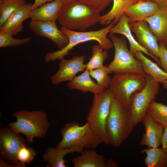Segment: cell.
I'll use <instances>...</instances> for the list:
<instances>
[{"instance_id": "cell-1", "label": "cell", "mask_w": 167, "mask_h": 167, "mask_svg": "<svg viewBox=\"0 0 167 167\" xmlns=\"http://www.w3.org/2000/svg\"><path fill=\"white\" fill-rule=\"evenodd\" d=\"M101 16L87 4L77 0L64 3L57 20L62 27L67 29L84 31L99 23Z\"/></svg>"}, {"instance_id": "cell-2", "label": "cell", "mask_w": 167, "mask_h": 167, "mask_svg": "<svg viewBox=\"0 0 167 167\" xmlns=\"http://www.w3.org/2000/svg\"><path fill=\"white\" fill-rule=\"evenodd\" d=\"M134 126L129 108L113 98L106 123L109 144L119 147L131 133Z\"/></svg>"}, {"instance_id": "cell-3", "label": "cell", "mask_w": 167, "mask_h": 167, "mask_svg": "<svg viewBox=\"0 0 167 167\" xmlns=\"http://www.w3.org/2000/svg\"><path fill=\"white\" fill-rule=\"evenodd\" d=\"M114 25L112 23L99 30L89 31H77L62 27L61 30L69 39L67 45L62 49L50 52L45 57L46 63L57 59H60L68 54L70 51L77 45L82 43L95 41H97L104 49L108 50L113 47L111 40L107 37L111 28Z\"/></svg>"}, {"instance_id": "cell-4", "label": "cell", "mask_w": 167, "mask_h": 167, "mask_svg": "<svg viewBox=\"0 0 167 167\" xmlns=\"http://www.w3.org/2000/svg\"><path fill=\"white\" fill-rule=\"evenodd\" d=\"M16 118L9 127L15 132L24 135L27 142L32 143L35 138L44 137L50 126L47 113L42 110H21L13 113Z\"/></svg>"}, {"instance_id": "cell-5", "label": "cell", "mask_w": 167, "mask_h": 167, "mask_svg": "<svg viewBox=\"0 0 167 167\" xmlns=\"http://www.w3.org/2000/svg\"><path fill=\"white\" fill-rule=\"evenodd\" d=\"M113 98L108 88L94 95L86 118L87 122L94 134L107 144L109 143L106 132V123Z\"/></svg>"}, {"instance_id": "cell-6", "label": "cell", "mask_w": 167, "mask_h": 167, "mask_svg": "<svg viewBox=\"0 0 167 167\" xmlns=\"http://www.w3.org/2000/svg\"><path fill=\"white\" fill-rule=\"evenodd\" d=\"M114 49L113 60L108 67L115 74H145L142 63L128 49L126 37L109 33Z\"/></svg>"}, {"instance_id": "cell-7", "label": "cell", "mask_w": 167, "mask_h": 167, "mask_svg": "<svg viewBox=\"0 0 167 167\" xmlns=\"http://www.w3.org/2000/svg\"><path fill=\"white\" fill-rule=\"evenodd\" d=\"M61 133L62 139L55 147L58 148L78 147L93 149L103 142L87 122L82 126L77 122L68 123L62 128Z\"/></svg>"}, {"instance_id": "cell-8", "label": "cell", "mask_w": 167, "mask_h": 167, "mask_svg": "<svg viewBox=\"0 0 167 167\" xmlns=\"http://www.w3.org/2000/svg\"><path fill=\"white\" fill-rule=\"evenodd\" d=\"M146 83L141 90L136 92L130 100L129 110L134 126L142 122L151 104L155 101L160 90V83L145 74Z\"/></svg>"}, {"instance_id": "cell-9", "label": "cell", "mask_w": 167, "mask_h": 167, "mask_svg": "<svg viewBox=\"0 0 167 167\" xmlns=\"http://www.w3.org/2000/svg\"><path fill=\"white\" fill-rule=\"evenodd\" d=\"M146 83L145 74H114L108 89L115 99L129 108L132 94L142 89Z\"/></svg>"}, {"instance_id": "cell-10", "label": "cell", "mask_w": 167, "mask_h": 167, "mask_svg": "<svg viewBox=\"0 0 167 167\" xmlns=\"http://www.w3.org/2000/svg\"><path fill=\"white\" fill-rule=\"evenodd\" d=\"M24 139L10 128L0 129V155L15 167H21L18 160L17 155L20 148L27 146Z\"/></svg>"}, {"instance_id": "cell-11", "label": "cell", "mask_w": 167, "mask_h": 167, "mask_svg": "<svg viewBox=\"0 0 167 167\" xmlns=\"http://www.w3.org/2000/svg\"><path fill=\"white\" fill-rule=\"evenodd\" d=\"M29 27L36 36L45 37L51 40L59 50L64 48L69 43V39L58 29L56 21L31 20Z\"/></svg>"}, {"instance_id": "cell-12", "label": "cell", "mask_w": 167, "mask_h": 167, "mask_svg": "<svg viewBox=\"0 0 167 167\" xmlns=\"http://www.w3.org/2000/svg\"><path fill=\"white\" fill-rule=\"evenodd\" d=\"M85 59L84 55L75 56L68 60L64 58L60 59L58 71L50 77L52 84L57 85L72 80L78 72L84 71L86 69Z\"/></svg>"}, {"instance_id": "cell-13", "label": "cell", "mask_w": 167, "mask_h": 167, "mask_svg": "<svg viewBox=\"0 0 167 167\" xmlns=\"http://www.w3.org/2000/svg\"><path fill=\"white\" fill-rule=\"evenodd\" d=\"M139 44L154 57L159 59V45L156 38L144 20L129 23Z\"/></svg>"}, {"instance_id": "cell-14", "label": "cell", "mask_w": 167, "mask_h": 167, "mask_svg": "<svg viewBox=\"0 0 167 167\" xmlns=\"http://www.w3.org/2000/svg\"><path fill=\"white\" fill-rule=\"evenodd\" d=\"M132 32L128 18L124 14L117 23L111 28L109 33L123 35L128 41L130 44L129 50L134 56L137 52L141 51L153 58L159 65V59L153 56L139 44L134 37Z\"/></svg>"}, {"instance_id": "cell-15", "label": "cell", "mask_w": 167, "mask_h": 167, "mask_svg": "<svg viewBox=\"0 0 167 167\" xmlns=\"http://www.w3.org/2000/svg\"><path fill=\"white\" fill-rule=\"evenodd\" d=\"M142 122L145 129L139 144L148 147L158 148L161 143V139L164 127L156 122L147 112Z\"/></svg>"}, {"instance_id": "cell-16", "label": "cell", "mask_w": 167, "mask_h": 167, "mask_svg": "<svg viewBox=\"0 0 167 167\" xmlns=\"http://www.w3.org/2000/svg\"><path fill=\"white\" fill-rule=\"evenodd\" d=\"M160 9L158 4L151 0L139 1L129 6L124 14L128 17L131 23L144 20Z\"/></svg>"}, {"instance_id": "cell-17", "label": "cell", "mask_w": 167, "mask_h": 167, "mask_svg": "<svg viewBox=\"0 0 167 167\" xmlns=\"http://www.w3.org/2000/svg\"><path fill=\"white\" fill-rule=\"evenodd\" d=\"M32 4L26 3L13 13L0 28V32H6L15 35L22 31V24L26 19L30 18Z\"/></svg>"}, {"instance_id": "cell-18", "label": "cell", "mask_w": 167, "mask_h": 167, "mask_svg": "<svg viewBox=\"0 0 167 167\" xmlns=\"http://www.w3.org/2000/svg\"><path fill=\"white\" fill-rule=\"evenodd\" d=\"M64 4L62 0H55L45 3L32 10L30 18L32 20L56 21Z\"/></svg>"}, {"instance_id": "cell-19", "label": "cell", "mask_w": 167, "mask_h": 167, "mask_svg": "<svg viewBox=\"0 0 167 167\" xmlns=\"http://www.w3.org/2000/svg\"><path fill=\"white\" fill-rule=\"evenodd\" d=\"M83 151V148L78 147L58 148L52 147L47 148L42 157L44 161L49 163L47 167H66L65 163L67 161L64 159L66 155L75 152L81 153Z\"/></svg>"}, {"instance_id": "cell-20", "label": "cell", "mask_w": 167, "mask_h": 167, "mask_svg": "<svg viewBox=\"0 0 167 167\" xmlns=\"http://www.w3.org/2000/svg\"><path fill=\"white\" fill-rule=\"evenodd\" d=\"M71 89L77 90L84 92H90L95 94L99 93L107 89L98 85L91 78L89 71L85 70L81 75L75 76L67 84Z\"/></svg>"}, {"instance_id": "cell-21", "label": "cell", "mask_w": 167, "mask_h": 167, "mask_svg": "<svg viewBox=\"0 0 167 167\" xmlns=\"http://www.w3.org/2000/svg\"><path fill=\"white\" fill-rule=\"evenodd\" d=\"M144 20L159 42H162L167 38V9H160Z\"/></svg>"}, {"instance_id": "cell-22", "label": "cell", "mask_w": 167, "mask_h": 167, "mask_svg": "<svg viewBox=\"0 0 167 167\" xmlns=\"http://www.w3.org/2000/svg\"><path fill=\"white\" fill-rule=\"evenodd\" d=\"M81 155L72 158L71 161L75 167H104L105 158L95 150H85Z\"/></svg>"}, {"instance_id": "cell-23", "label": "cell", "mask_w": 167, "mask_h": 167, "mask_svg": "<svg viewBox=\"0 0 167 167\" xmlns=\"http://www.w3.org/2000/svg\"><path fill=\"white\" fill-rule=\"evenodd\" d=\"M113 2L111 9L101 15L99 23L102 25L107 26L111 23L115 25L128 7L137 2L135 0H113Z\"/></svg>"}, {"instance_id": "cell-24", "label": "cell", "mask_w": 167, "mask_h": 167, "mask_svg": "<svg viewBox=\"0 0 167 167\" xmlns=\"http://www.w3.org/2000/svg\"><path fill=\"white\" fill-rule=\"evenodd\" d=\"M143 54L141 51H138L134 56L141 62L145 74L149 75L156 81L160 83L167 80V73Z\"/></svg>"}, {"instance_id": "cell-25", "label": "cell", "mask_w": 167, "mask_h": 167, "mask_svg": "<svg viewBox=\"0 0 167 167\" xmlns=\"http://www.w3.org/2000/svg\"><path fill=\"white\" fill-rule=\"evenodd\" d=\"M146 154L144 162L148 167H167V155L161 148L148 147L141 151Z\"/></svg>"}, {"instance_id": "cell-26", "label": "cell", "mask_w": 167, "mask_h": 167, "mask_svg": "<svg viewBox=\"0 0 167 167\" xmlns=\"http://www.w3.org/2000/svg\"><path fill=\"white\" fill-rule=\"evenodd\" d=\"M91 50V57L86 64L85 69L88 71L104 66V62L108 58L107 50L104 49L99 44L94 45Z\"/></svg>"}, {"instance_id": "cell-27", "label": "cell", "mask_w": 167, "mask_h": 167, "mask_svg": "<svg viewBox=\"0 0 167 167\" xmlns=\"http://www.w3.org/2000/svg\"><path fill=\"white\" fill-rule=\"evenodd\" d=\"M26 3L25 0H0V28L13 13Z\"/></svg>"}, {"instance_id": "cell-28", "label": "cell", "mask_w": 167, "mask_h": 167, "mask_svg": "<svg viewBox=\"0 0 167 167\" xmlns=\"http://www.w3.org/2000/svg\"><path fill=\"white\" fill-rule=\"evenodd\" d=\"M147 113L158 123L167 126V106L154 101L150 105Z\"/></svg>"}, {"instance_id": "cell-29", "label": "cell", "mask_w": 167, "mask_h": 167, "mask_svg": "<svg viewBox=\"0 0 167 167\" xmlns=\"http://www.w3.org/2000/svg\"><path fill=\"white\" fill-rule=\"evenodd\" d=\"M89 71L90 76L96 80L98 85L105 89L109 88L111 78L108 75L113 72L108 66H104Z\"/></svg>"}, {"instance_id": "cell-30", "label": "cell", "mask_w": 167, "mask_h": 167, "mask_svg": "<svg viewBox=\"0 0 167 167\" xmlns=\"http://www.w3.org/2000/svg\"><path fill=\"white\" fill-rule=\"evenodd\" d=\"M11 34L6 32H0V47L19 46L31 41V37H28L23 39H15L12 37Z\"/></svg>"}, {"instance_id": "cell-31", "label": "cell", "mask_w": 167, "mask_h": 167, "mask_svg": "<svg viewBox=\"0 0 167 167\" xmlns=\"http://www.w3.org/2000/svg\"><path fill=\"white\" fill-rule=\"evenodd\" d=\"M36 154L34 149L27 148V146L21 148L19 151L18 155V160L21 167H25V164L32 161Z\"/></svg>"}, {"instance_id": "cell-32", "label": "cell", "mask_w": 167, "mask_h": 167, "mask_svg": "<svg viewBox=\"0 0 167 167\" xmlns=\"http://www.w3.org/2000/svg\"><path fill=\"white\" fill-rule=\"evenodd\" d=\"M85 3L97 13L100 14L113 0H79Z\"/></svg>"}, {"instance_id": "cell-33", "label": "cell", "mask_w": 167, "mask_h": 167, "mask_svg": "<svg viewBox=\"0 0 167 167\" xmlns=\"http://www.w3.org/2000/svg\"><path fill=\"white\" fill-rule=\"evenodd\" d=\"M159 60L160 65L163 71L167 73V49L163 43L159 42Z\"/></svg>"}, {"instance_id": "cell-34", "label": "cell", "mask_w": 167, "mask_h": 167, "mask_svg": "<svg viewBox=\"0 0 167 167\" xmlns=\"http://www.w3.org/2000/svg\"><path fill=\"white\" fill-rule=\"evenodd\" d=\"M161 148L167 155V126L164 127V131L161 139Z\"/></svg>"}, {"instance_id": "cell-35", "label": "cell", "mask_w": 167, "mask_h": 167, "mask_svg": "<svg viewBox=\"0 0 167 167\" xmlns=\"http://www.w3.org/2000/svg\"><path fill=\"white\" fill-rule=\"evenodd\" d=\"M54 0H35L34 3L32 4V10H34L45 3Z\"/></svg>"}, {"instance_id": "cell-36", "label": "cell", "mask_w": 167, "mask_h": 167, "mask_svg": "<svg viewBox=\"0 0 167 167\" xmlns=\"http://www.w3.org/2000/svg\"><path fill=\"white\" fill-rule=\"evenodd\" d=\"M156 2L160 9H167V0H151Z\"/></svg>"}, {"instance_id": "cell-37", "label": "cell", "mask_w": 167, "mask_h": 167, "mask_svg": "<svg viewBox=\"0 0 167 167\" xmlns=\"http://www.w3.org/2000/svg\"><path fill=\"white\" fill-rule=\"evenodd\" d=\"M117 164L112 159H110L106 161L104 167H118Z\"/></svg>"}, {"instance_id": "cell-38", "label": "cell", "mask_w": 167, "mask_h": 167, "mask_svg": "<svg viewBox=\"0 0 167 167\" xmlns=\"http://www.w3.org/2000/svg\"><path fill=\"white\" fill-rule=\"evenodd\" d=\"M0 167H15V165H11L4 162L3 160L0 159Z\"/></svg>"}, {"instance_id": "cell-39", "label": "cell", "mask_w": 167, "mask_h": 167, "mask_svg": "<svg viewBox=\"0 0 167 167\" xmlns=\"http://www.w3.org/2000/svg\"><path fill=\"white\" fill-rule=\"evenodd\" d=\"M161 84L163 88L167 90V80L163 81Z\"/></svg>"}, {"instance_id": "cell-40", "label": "cell", "mask_w": 167, "mask_h": 167, "mask_svg": "<svg viewBox=\"0 0 167 167\" xmlns=\"http://www.w3.org/2000/svg\"><path fill=\"white\" fill-rule=\"evenodd\" d=\"M161 42L163 43L165 47L167 49V38Z\"/></svg>"}, {"instance_id": "cell-41", "label": "cell", "mask_w": 167, "mask_h": 167, "mask_svg": "<svg viewBox=\"0 0 167 167\" xmlns=\"http://www.w3.org/2000/svg\"><path fill=\"white\" fill-rule=\"evenodd\" d=\"M64 3L74 2L77 0H62Z\"/></svg>"}, {"instance_id": "cell-42", "label": "cell", "mask_w": 167, "mask_h": 167, "mask_svg": "<svg viewBox=\"0 0 167 167\" xmlns=\"http://www.w3.org/2000/svg\"><path fill=\"white\" fill-rule=\"evenodd\" d=\"M136 0L137 2L139 1H146V0Z\"/></svg>"}]
</instances>
